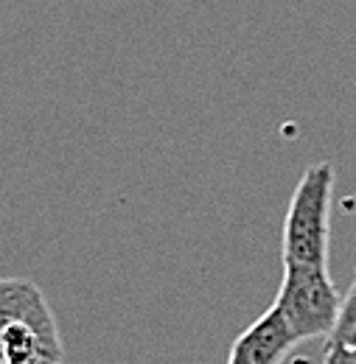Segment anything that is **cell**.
Returning <instances> with one entry per match:
<instances>
[{
    "instance_id": "6da1fadb",
    "label": "cell",
    "mask_w": 356,
    "mask_h": 364,
    "mask_svg": "<svg viewBox=\"0 0 356 364\" xmlns=\"http://www.w3.org/2000/svg\"><path fill=\"white\" fill-rule=\"evenodd\" d=\"M334 166L314 163L298 182L283 219V267H328V208Z\"/></svg>"
},
{
    "instance_id": "7a4b0ae2",
    "label": "cell",
    "mask_w": 356,
    "mask_h": 364,
    "mask_svg": "<svg viewBox=\"0 0 356 364\" xmlns=\"http://www.w3.org/2000/svg\"><path fill=\"white\" fill-rule=\"evenodd\" d=\"M289 322L298 342L331 336L342 297L328 277V267H283V280L272 303Z\"/></svg>"
},
{
    "instance_id": "3957f363",
    "label": "cell",
    "mask_w": 356,
    "mask_h": 364,
    "mask_svg": "<svg viewBox=\"0 0 356 364\" xmlns=\"http://www.w3.org/2000/svg\"><path fill=\"white\" fill-rule=\"evenodd\" d=\"M295 345L298 336L292 333L283 314L272 306L247 331L236 336L227 364H283Z\"/></svg>"
},
{
    "instance_id": "277c9868",
    "label": "cell",
    "mask_w": 356,
    "mask_h": 364,
    "mask_svg": "<svg viewBox=\"0 0 356 364\" xmlns=\"http://www.w3.org/2000/svg\"><path fill=\"white\" fill-rule=\"evenodd\" d=\"M328 339L331 342H342V345H354L356 348V280L354 286H351V291L345 294V300H342L340 319H337L334 333Z\"/></svg>"
},
{
    "instance_id": "5b68a950",
    "label": "cell",
    "mask_w": 356,
    "mask_h": 364,
    "mask_svg": "<svg viewBox=\"0 0 356 364\" xmlns=\"http://www.w3.org/2000/svg\"><path fill=\"white\" fill-rule=\"evenodd\" d=\"M323 364H356V348L328 339V348L323 353Z\"/></svg>"
},
{
    "instance_id": "8992f818",
    "label": "cell",
    "mask_w": 356,
    "mask_h": 364,
    "mask_svg": "<svg viewBox=\"0 0 356 364\" xmlns=\"http://www.w3.org/2000/svg\"><path fill=\"white\" fill-rule=\"evenodd\" d=\"M37 364H59V362H56V359H40Z\"/></svg>"
}]
</instances>
